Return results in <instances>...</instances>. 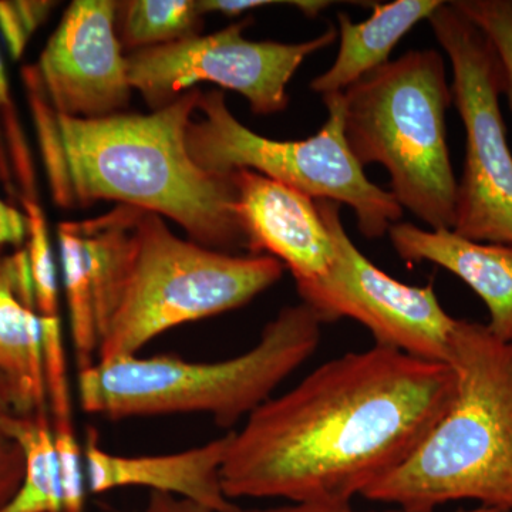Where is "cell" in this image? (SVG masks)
Wrapping results in <instances>:
<instances>
[{"label":"cell","mask_w":512,"mask_h":512,"mask_svg":"<svg viewBox=\"0 0 512 512\" xmlns=\"http://www.w3.org/2000/svg\"><path fill=\"white\" fill-rule=\"evenodd\" d=\"M0 181H2L3 185L8 188L10 194H15V188H13L12 168H10L8 151H6L2 130H0Z\"/></svg>","instance_id":"31"},{"label":"cell","mask_w":512,"mask_h":512,"mask_svg":"<svg viewBox=\"0 0 512 512\" xmlns=\"http://www.w3.org/2000/svg\"><path fill=\"white\" fill-rule=\"evenodd\" d=\"M389 238L404 261L431 262L470 286L487 306L491 335L512 343V245L483 244L410 222L394 224Z\"/></svg>","instance_id":"14"},{"label":"cell","mask_w":512,"mask_h":512,"mask_svg":"<svg viewBox=\"0 0 512 512\" xmlns=\"http://www.w3.org/2000/svg\"><path fill=\"white\" fill-rule=\"evenodd\" d=\"M202 18L198 0L117 2V33L130 53L200 36Z\"/></svg>","instance_id":"19"},{"label":"cell","mask_w":512,"mask_h":512,"mask_svg":"<svg viewBox=\"0 0 512 512\" xmlns=\"http://www.w3.org/2000/svg\"><path fill=\"white\" fill-rule=\"evenodd\" d=\"M57 241L69 311L70 336L77 367L79 372H83L97 363L99 326L83 239L76 222H62L57 228Z\"/></svg>","instance_id":"18"},{"label":"cell","mask_w":512,"mask_h":512,"mask_svg":"<svg viewBox=\"0 0 512 512\" xmlns=\"http://www.w3.org/2000/svg\"><path fill=\"white\" fill-rule=\"evenodd\" d=\"M147 512H212L194 501L175 495L151 493L148 501Z\"/></svg>","instance_id":"29"},{"label":"cell","mask_w":512,"mask_h":512,"mask_svg":"<svg viewBox=\"0 0 512 512\" xmlns=\"http://www.w3.org/2000/svg\"><path fill=\"white\" fill-rule=\"evenodd\" d=\"M323 325L301 302L282 309L254 348L231 359L137 355L97 362L79 372L80 406L109 420L207 414L217 426L232 429L315 353Z\"/></svg>","instance_id":"4"},{"label":"cell","mask_w":512,"mask_h":512,"mask_svg":"<svg viewBox=\"0 0 512 512\" xmlns=\"http://www.w3.org/2000/svg\"><path fill=\"white\" fill-rule=\"evenodd\" d=\"M448 365L456 392L446 412L412 456L362 497L403 512L460 500L511 512L512 343L458 319Z\"/></svg>","instance_id":"3"},{"label":"cell","mask_w":512,"mask_h":512,"mask_svg":"<svg viewBox=\"0 0 512 512\" xmlns=\"http://www.w3.org/2000/svg\"><path fill=\"white\" fill-rule=\"evenodd\" d=\"M342 96L346 143L357 163L383 165L403 210L430 229L453 231L457 180L446 123L453 93L443 55L410 50Z\"/></svg>","instance_id":"6"},{"label":"cell","mask_w":512,"mask_h":512,"mask_svg":"<svg viewBox=\"0 0 512 512\" xmlns=\"http://www.w3.org/2000/svg\"><path fill=\"white\" fill-rule=\"evenodd\" d=\"M316 205L336 256L325 278L296 285L302 302L323 323L356 320L370 330L375 345L448 365L458 319L444 311L433 284L406 285L387 275L353 244L338 202L318 200Z\"/></svg>","instance_id":"10"},{"label":"cell","mask_w":512,"mask_h":512,"mask_svg":"<svg viewBox=\"0 0 512 512\" xmlns=\"http://www.w3.org/2000/svg\"><path fill=\"white\" fill-rule=\"evenodd\" d=\"M202 13H221L227 18H237L242 13L272 5H291L296 8V0L292 2H275V0H198Z\"/></svg>","instance_id":"27"},{"label":"cell","mask_w":512,"mask_h":512,"mask_svg":"<svg viewBox=\"0 0 512 512\" xmlns=\"http://www.w3.org/2000/svg\"><path fill=\"white\" fill-rule=\"evenodd\" d=\"M13 416H19L15 390L8 377L0 373V427Z\"/></svg>","instance_id":"30"},{"label":"cell","mask_w":512,"mask_h":512,"mask_svg":"<svg viewBox=\"0 0 512 512\" xmlns=\"http://www.w3.org/2000/svg\"><path fill=\"white\" fill-rule=\"evenodd\" d=\"M328 120L306 140L278 141L259 136L231 113L221 90L201 93L200 119L187 128V148L202 170L221 177L238 170L288 185L313 200L346 204L356 214L363 237L382 238L403 208L392 192L372 183L346 143L343 96H323Z\"/></svg>","instance_id":"7"},{"label":"cell","mask_w":512,"mask_h":512,"mask_svg":"<svg viewBox=\"0 0 512 512\" xmlns=\"http://www.w3.org/2000/svg\"><path fill=\"white\" fill-rule=\"evenodd\" d=\"M490 40L501 69L503 94L512 113V2L456 0L451 2Z\"/></svg>","instance_id":"22"},{"label":"cell","mask_w":512,"mask_h":512,"mask_svg":"<svg viewBox=\"0 0 512 512\" xmlns=\"http://www.w3.org/2000/svg\"><path fill=\"white\" fill-rule=\"evenodd\" d=\"M229 177L249 254L278 259L296 285L325 278L335 262V242L316 201L255 171L238 170Z\"/></svg>","instance_id":"12"},{"label":"cell","mask_w":512,"mask_h":512,"mask_svg":"<svg viewBox=\"0 0 512 512\" xmlns=\"http://www.w3.org/2000/svg\"><path fill=\"white\" fill-rule=\"evenodd\" d=\"M117 2L74 0L36 64L59 116L104 119L131 99L126 56L117 33Z\"/></svg>","instance_id":"11"},{"label":"cell","mask_w":512,"mask_h":512,"mask_svg":"<svg viewBox=\"0 0 512 512\" xmlns=\"http://www.w3.org/2000/svg\"><path fill=\"white\" fill-rule=\"evenodd\" d=\"M454 392L447 363L384 346L329 360L231 431L224 493L348 505L412 456Z\"/></svg>","instance_id":"1"},{"label":"cell","mask_w":512,"mask_h":512,"mask_svg":"<svg viewBox=\"0 0 512 512\" xmlns=\"http://www.w3.org/2000/svg\"><path fill=\"white\" fill-rule=\"evenodd\" d=\"M0 373L16 394L19 416L47 410L42 329L26 248L0 247Z\"/></svg>","instance_id":"15"},{"label":"cell","mask_w":512,"mask_h":512,"mask_svg":"<svg viewBox=\"0 0 512 512\" xmlns=\"http://www.w3.org/2000/svg\"><path fill=\"white\" fill-rule=\"evenodd\" d=\"M284 269L269 255L227 254L177 237L163 217L141 211L100 320L97 362L140 355L167 330L241 308Z\"/></svg>","instance_id":"5"},{"label":"cell","mask_w":512,"mask_h":512,"mask_svg":"<svg viewBox=\"0 0 512 512\" xmlns=\"http://www.w3.org/2000/svg\"><path fill=\"white\" fill-rule=\"evenodd\" d=\"M244 19L208 36H194L171 45L137 50L126 56L128 82L151 111L208 82L234 90L248 100L255 114L279 113L289 104V82L313 53L335 43L338 29L330 28L301 43L248 40Z\"/></svg>","instance_id":"9"},{"label":"cell","mask_w":512,"mask_h":512,"mask_svg":"<svg viewBox=\"0 0 512 512\" xmlns=\"http://www.w3.org/2000/svg\"><path fill=\"white\" fill-rule=\"evenodd\" d=\"M28 239V218L25 212L0 198V247H20Z\"/></svg>","instance_id":"26"},{"label":"cell","mask_w":512,"mask_h":512,"mask_svg":"<svg viewBox=\"0 0 512 512\" xmlns=\"http://www.w3.org/2000/svg\"><path fill=\"white\" fill-rule=\"evenodd\" d=\"M231 512H359L352 510L350 504L348 505H330V504H301L292 503L289 505H282V507L274 508H234ZM387 512H403V511H387ZM457 512H505L495 510V508L480 507L476 510L470 511H457Z\"/></svg>","instance_id":"28"},{"label":"cell","mask_w":512,"mask_h":512,"mask_svg":"<svg viewBox=\"0 0 512 512\" xmlns=\"http://www.w3.org/2000/svg\"><path fill=\"white\" fill-rule=\"evenodd\" d=\"M427 20L450 60L453 103L466 130L453 232L512 245V153L500 107V62L487 36L453 3L444 2Z\"/></svg>","instance_id":"8"},{"label":"cell","mask_w":512,"mask_h":512,"mask_svg":"<svg viewBox=\"0 0 512 512\" xmlns=\"http://www.w3.org/2000/svg\"><path fill=\"white\" fill-rule=\"evenodd\" d=\"M0 429L25 451L22 485L2 512H63L62 477L49 412L13 416Z\"/></svg>","instance_id":"17"},{"label":"cell","mask_w":512,"mask_h":512,"mask_svg":"<svg viewBox=\"0 0 512 512\" xmlns=\"http://www.w3.org/2000/svg\"><path fill=\"white\" fill-rule=\"evenodd\" d=\"M23 82H25L30 109L35 119L37 138H39L53 200L60 207L72 208L74 200L70 190L69 175H67L59 114L56 113L55 107L52 106L43 89L36 66H26L23 69Z\"/></svg>","instance_id":"20"},{"label":"cell","mask_w":512,"mask_h":512,"mask_svg":"<svg viewBox=\"0 0 512 512\" xmlns=\"http://www.w3.org/2000/svg\"><path fill=\"white\" fill-rule=\"evenodd\" d=\"M55 5V2L40 0L0 2V33L13 59L19 60L23 56L30 37L46 22Z\"/></svg>","instance_id":"24"},{"label":"cell","mask_w":512,"mask_h":512,"mask_svg":"<svg viewBox=\"0 0 512 512\" xmlns=\"http://www.w3.org/2000/svg\"><path fill=\"white\" fill-rule=\"evenodd\" d=\"M441 0H396L373 3L372 15L355 23L339 13V52L325 73L312 80L311 89L320 96L340 94L366 74L389 62L390 53L404 35L427 20L443 5Z\"/></svg>","instance_id":"16"},{"label":"cell","mask_w":512,"mask_h":512,"mask_svg":"<svg viewBox=\"0 0 512 512\" xmlns=\"http://www.w3.org/2000/svg\"><path fill=\"white\" fill-rule=\"evenodd\" d=\"M231 431L220 439L160 456H117L104 450L94 430L83 447L84 476L93 494L119 488H148L153 493L185 498L212 512H231L237 505L222 488V464Z\"/></svg>","instance_id":"13"},{"label":"cell","mask_w":512,"mask_h":512,"mask_svg":"<svg viewBox=\"0 0 512 512\" xmlns=\"http://www.w3.org/2000/svg\"><path fill=\"white\" fill-rule=\"evenodd\" d=\"M0 130H2L6 151H8L13 178H16L19 184L20 198L39 200L35 164H33L28 140L20 126L18 111H16L12 94H10L2 55H0Z\"/></svg>","instance_id":"23"},{"label":"cell","mask_w":512,"mask_h":512,"mask_svg":"<svg viewBox=\"0 0 512 512\" xmlns=\"http://www.w3.org/2000/svg\"><path fill=\"white\" fill-rule=\"evenodd\" d=\"M201 93L192 89L148 114L59 116L74 205L117 201L174 221L202 247L248 251L231 177L202 170L187 148Z\"/></svg>","instance_id":"2"},{"label":"cell","mask_w":512,"mask_h":512,"mask_svg":"<svg viewBox=\"0 0 512 512\" xmlns=\"http://www.w3.org/2000/svg\"><path fill=\"white\" fill-rule=\"evenodd\" d=\"M25 451L15 437L0 429V512L8 507L25 477Z\"/></svg>","instance_id":"25"},{"label":"cell","mask_w":512,"mask_h":512,"mask_svg":"<svg viewBox=\"0 0 512 512\" xmlns=\"http://www.w3.org/2000/svg\"><path fill=\"white\" fill-rule=\"evenodd\" d=\"M20 202L28 218L26 252H28L37 315L40 320H62L59 313L55 255H53L45 212L40 207L39 201L20 198Z\"/></svg>","instance_id":"21"}]
</instances>
